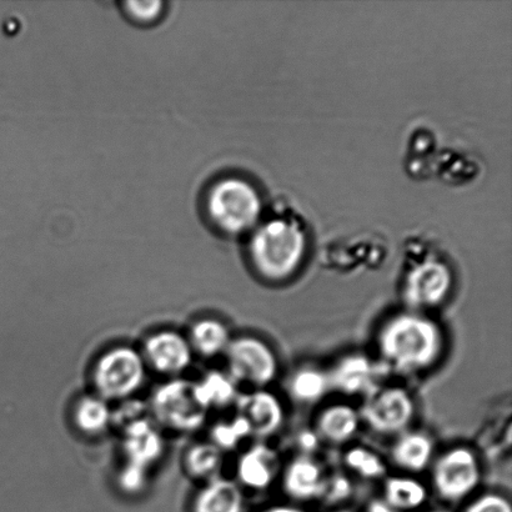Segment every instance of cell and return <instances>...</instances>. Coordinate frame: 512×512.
Segmentation results:
<instances>
[{"label": "cell", "mask_w": 512, "mask_h": 512, "mask_svg": "<svg viewBox=\"0 0 512 512\" xmlns=\"http://www.w3.org/2000/svg\"><path fill=\"white\" fill-rule=\"evenodd\" d=\"M351 491H353V486L349 479L343 475H335L333 478L325 479L320 498L329 504L341 503L349 498Z\"/></svg>", "instance_id": "f1b7e54d"}, {"label": "cell", "mask_w": 512, "mask_h": 512, "mask_svg": "<svg viewBox=\"0 0 512 512\" xmlns=\"http://www.w3.org/2000/svg\"><path fill=\"white\" fill-rule=\"evenodd\" d=\"M433 454V440L423 433L403 434L391 448V458L395 465L410 473H421L428 468Z\"/></svg>", "instance_id": "ac0fdd59"}, {"label": "cell", "mask_w": 512, "mask_h": 512, "mask_svg": "<svg viewBox=\"0 0 512 512\" xmlns=\"http://www.w3.org/2000/svg\"><path fill=\"white\" fill-rule=\"evenodd\" d=\"M162 2H127L123 4L124 12L134 22L153 23L163 13Z\"/></svg>", "instance_id": "4316f807"}, {"label": "cell", "mask_w": 512, "mask_h": 512, "mask_svg": "<svg viewBox=\"0 0 512 512\" xmlns=\"http://www.w3.org/2000/svg\"><path fill=\"white\" fill-rule=\"evenodd\" d=\"M229 375L235 383L264 388L278 375L279 364L274 350L254 336L230 341L227 351Z\"/></svg>", "instance_id": "52a82bcc"}, {"label": "cell", "mask_w": 512, "mask_h": 512, "mask_svg": "<svg viewBox=\"0 0 512 512\" xmlns=\"http://www.w3.org/2000/svg\"><path fill=\"white\" fill-rule=\"evenodd\" d=\"M428 512H450L448 510H433V511H428Z\"/></svg>", "instance_id": "e575fe53"}, {"label": "cell", "mask_w": 512, "mask_h": 512, "mask_svg": "<svg viewBox=\"0 0 512 512\" xmlns=\"http://www.w3.org/2000/svg\"><path fill=\"white\" fill-rule=\"evenodd\" d=\"M148 481V470L125 464L120 471L118 483L124 493L134 495L143 491Z\"/></svg>", "instance_id": "83f0119b"}, {"label": "cell", "mask_w": 512, "mask_h": 512, "mask_svg": "<svg viewBox=\"0 0 512 512\" xmlns=\"http://www.w3.org/2000/svg\"><path fill=\"white\" fill-rule=\"evenodd\" d=\"M360 414L348 404L325 408L318 416L316 429L320 438L331 444H344L353 439L360 428Z\"/></svg>", "instance_id": "2e32d148"}, {"label": "cell", "mask_w": 512, "mask_h": 512, "mask_svg": "<svg viewBox=\"0 0 512 512\" xmlns=\"http://www.w3.org/2000/svg\"><path fill=\"white\" fill-rule=\"evenodd\" d=\"M481 466L478 456L469 448L446 451L435 461L433 485L436 494L449 503H459L478 488Z\"/></svg>", "instance_id": "8992f818"}, {"label": "cell", "mask_w": 512, "mask_h": 512, "mask_svg": "<svg viewBox=\"0 0 512 512\" xmlns=\"http://www.w3.org/2000/svg\"><path fill=\"white\" fill-rule=\"evenodd\" d=\"M323 469L308 455H301L286 466L283 476L285 494L298 501L319 499L325 483Z\"/></svg>", "instance_id": "9a60e30c"}, {"label": "cell", "mask_w": 512, "mask_h": 512, "mask_svg": "<svg viewBox=\"0 0 512 512\" xmlns=\"http://www.w3.org/2000/svg\"><path fill=\"white\" fill-rule=\"evenodd\" d=\"M345 465L361 478L375 480L383 478L386 474V465L383 459L373 450L364 446H355L345 454Z\"/></svg>", "instance_id": "d4e9b609"}, {"label": "cell", "mask_w": 512, "mask_h": 512, "mask_svg": "<svg viewBox=\"0 0 512 512\" xmlns=\"http://www.w3.org/2000/svg\"><path fill=\"white\" fill-rule=\"evenodd\" d=\"M366 512H399L386 503L384 499H375L371 501Z\"/></svg>", "instance_id": "1f68e13d"}, {"label": "cell", "mask_w": 512, "mask_h": 512, "mask_svg": "<svg viewBox=\"0 0 512 512\" xmlns=\"http://www.w3.org/2000/svg\"><path fill=\"white\" fill-rule=\"evenodd\" d=\"M123 451L127 464L149 470L164 453V440L153 421L144 419L123 429Z\"/></svg>", "instance_id": "7c38bea8"}, {"label": "cell", "mask_w": 512, "mask_h": 512, "mask_svg": "<svg viewBox=\"0 0 512 512\" xmlns=\"http://www.w3.org/2000/svg\"><path fill=\"white\" fill-rule=\"evenodd\" d=\"M237 416L248 424L255 438L266 439L275 435L284 424V408L274 394L265 390L239 395Z\"/></svg>", "instance_id": "8fae6325"}, {"label": "cell", "mask_w": 512, "mask_h": 512, "mask_svg": "<svg viewBox=\"0 0 512 512\" xmlns=\"http://www.w3.org/2000/svg\"><path fill=\"white\" fill-rule=\"evenodd\" d=\"M145 375L143 355L130 346H117L100 355L93 369V384L105 401L128 400L142 388Z\"/></svg>", "instance_id": "277c9868"}, {"label": "cell", "mask_w": 512, "mask_h": 512, "mask_svg": "<svg viewBox=\"0 0 512 512\" xmlns=\"http://www.w3.org/2000/svg\"><path fill=\"white\" fill-rule=\"evenodd\" d=\"M252 436L247 423L239 416H235L232 421H222L214 425L210 438L212 444L217 446L220 451H230L237 449L244 439Z\"/></svg>", "instance_id": "484cf974"}, {"label": "cell", "mask_w": 512, "mask_h": 512, "mask_svg": "<svg viewBox=\"0 0 512 512\" xmlns=\"http://www.w3.org/2000/svg\"><path fill=\"white\" fill-rule=\"evenodd\" d=\"M205 205L214 227L228 235L253 232L263 214L258 189L248 180L238 177L224 178L214 183Z\"/></svg>", "instance_id": "3957f363"}, {"label": "cell", "mask_w": 512, "mask_h": 512, "mask_svg": "<svg viewBox=\"0 0 512 512\" xmlns=\"http://www.w3.org/2000/svg\"><path fill=\"white\" fill-rule=\"evenodd\" d=\"M194 512H244L242 490L230 480H210L195 498Z\"/></svg>", "instance_id": "e0dca14e"}, {"label": "cell", "mask_w": 512, "mask_h": 512, "mask_svg": "<svg viewBox=\"0 0 512 512\" xmlns=\"http://www.w3.org/2000/svg\"><path fill=\"white\" fill-rule=\"evenodd\" d=\"M301 444H303V446H306V448H308V449H314L316 440H315L313 434L303 435V438H301Z\"/></svg>", "instance_id": "836d02e7"}, {"label": "cell", "mask_w": 512, "mask_h": 512, "mask_svg": "<svg viewBox=\"0 0 512 512\" xmlns=\"http://www.w3.org/2000/svg\"><path fill=\"white\" fill-rule=\"evenodd\" d=\"M464 512H512L510 501L499 494H485L471 503Z\"/></svg>", "instance_id": "4dcf8cb0"}, {"label": "cell", "mask_w": 512, "mask_h": 512, "mask_svg": "<svg viewBox=\"0 0 512 512\" xmlns=\"http://www.w3.org/2000/svg\"><path fill=\"white\" fill-rule=\"evenodd\" d=\"M264 512H306V511L301 510L299 508H294V506L278 505V506H271V508L266 509Z\"/></svg>", "instance_id": "d6a6232c"}, {"label": "cell", "mask_w": 512, "mask_h": 512, "mask_svg": "<svg viewBox=\"0 0 512 512\" xmlns=\"http://www.w3.org/2000/svg\"><path fill=\"white\" fill-rule=\"evenodd\" d=\"M288 390L296 403L314 404L330 391L328 371L304 366L291 375Z\"/></svg>", "instance_id": "44dd1931"}, {"label": "cell", "mask_w": 512, "mask_h": 512, "mask_svg": "<svg viewBox=\"0 0 512 512\" xmlns=\"http://www.w3.org/2000/svg\"><path fill=\"white\" fill-rule=\"evenodd\" d=\"M230 341L232 339L227 326L217 319L199 320L190 330L189 344L192 350L205 358L225 353Z\"/></svg>", "instance_id": "ffe728a7"}, {"label": "cell", "mask_w": 512, "mask_h": 512, "mask_svg": "<svg viewBox=\"0 0 512 512\" xmlns=\"http://www.w3.org/2000/svg\"><path fill=\"white\" fill-rule=\"evenodd\" d=\"M143 358L157 373L178 375L192 364L193 350L183 335L163 330L145 341Z\"/></svg>", "instance_id": "30bf717a"}, {"label": "cell", "mask_w": 512, "mask_h": 512, "mask_svg": "<svg viewBox=\"0 0 512 512\" xmlns=\"http://www.w3.org/2000/svg\"><path fill=\"white\" fill-rule=\"evenodd\" d=\"M148 419L147 406L135 400H125L123 406L113 413V420L120 428L125 429L127 426L137 423V421Z\"/></svg>", "instance_id": "f546056e"}, {"label": "cell", "mask_w": 512, "mask_h": 512, "mask_svg": "<svg viewBox=\"0 0 512 512\" xmlns=\"http://www.w3.org/2000/svg\"><path fill=\"white\" fill-rule=\"evenodd\" d=\"M197 395L205 409H220L235 404L239 398L238 385L229 374L210 371L199 383H195Z\"/></svg>", "instance_id": "d6986e66"}, {"label": "cell", "mask_w": 512, "mask_h": 512, "mask_svg": "<svg viewBox=\"0 0 512 512\" xmlns=\"http://www.w3.org/2000/svg\"><path fill=\"white\" fill-rule=\"evenodd\" d=\"M428 499V490L420 481L403 476H393L384 484V500L399 512L421 508Z\"/></svg>", "instance_id": "7402d4cb"}, {"label": "cell", "mask_w": 512, "mask_h": 512, "mask_svg": "<svg viewBox=\"0 0 512 512\" xmlns=\"http://www.w3.org/2000/svg\"><path fill=\"white\" fill-rule=\"evenodd\" d=\"M308 252V233L294 215L276 214L256 225L250 237L249 258L255 273L270 283L293 278Z\"/></svg>", "instance_id": "7a4b0ae2"}, {"label": "cell", "mask_w": 512, "mask_h": 512, "mask_svg": "<svg viewBox=\"0 0 512 512\" xmlns=\"http://www.w3.org/2000/svg\"><path fill=\"white\" fill-rule=\"evenodd\" d=\"M453 284V273L448 264L439 259L423 260L405 276L404 303L416 313L436 308L449 298Z\"/></svg>", "instance_id": "ba28073f"}, {"label": "cell", "mask_w": 512, "mask_h": 512, "mask_svg": "<svg viewBox=\"0 0 512 512\" xmlns=\"http://www.w3.org/2000/svg\"><path fill=\"white\" fill-rule=\"evenodd\" d=\"M223 463V451L212 443L192 446L185 456L188 473L197 479H210Z\"/></svg>", "instance_id": "cb8c5ba5"}, {"label": "cell", "mask_w": 512, "mask_h": 512, "mask_svg": "<svg viewBox=\"0 0 512 512\" xmlns=\"http://www.w3.org/2000/svg\"><path fill=\"white\" fill-rule=\"evenodd\" d=\"M113 411L107 401L99 396H84L75 405L74 423L83 434L97 436L103 434L112 424Z\"/></svg>", "instance_id": "603a6c76"}, {"label": "cell", "mask_w": 512, "mask_h": 512, "mask_svg": "<svg viewBox=\"0 0 512 512\" xmlns=\"http://www.w3.org/2000/svg\"><path fill=\"white\" fill-rule=\"evenodd\" d=\"M415 416V403L403 388H384L370 391L360 418L379 434L403 433Z\"/></svg>", "instance_id": "9c48e42d"}, {"label": "cell", "mask_w": 512, "mask_h": 512, "mask_svg": "<svg viewBox=\"0 0 512 512\" xmlns=\"http://www.w3.org/2000/svg\"><path fill=\"white\" fill-rule=\"evenodd\" d=\"M330 390L344 395L370 393L375 378V368L369 356L348 354L336 361L328 371Z\"/></svg>", "instance_id": "4fadbf2b"}, {"label": "cell", "mask_w": 512, "mask_h": 512, "mask_svg": "<svg viewBox=\"0 0 512 512\" xmlns=\"http://www.w3.org/2000/svg\"><path fill=\"white\" fill-rule=\"evenodd\" d=\"M335 512H350V511L340 510V511H335Z\"/></svg>", "instance_id": "d590c367"}, {"label": "cell", "mask_w": 512, "mask_h": 512, "mask_svg": "<svg viewBox=\"0 0 512 512\" xmlns=\"http://www.w3.org/2000/svg\"><path fill=\"white\" fill-rule=\"evenodd\" d=\"M150 411L159 424L179 433L202 428L208 410L199 400L195 383L175 379L159 386L153 394Z\"/></svg>", "instance_id": "5b68a950"}, {"label": "cell", "mask_w": 512, "mask_h": 512, "mask_svg": "<svg viewBox=\"0 0 512 512\" xmlns=\"http://www.w3.org/2000/svg\"><path fill=\"white\" fill-rule=\"evenodd\" d=\"M280 470V458L266 444H255L240 456L237 475L240 483L253 490H266L274 483Z\"/></svg>", "instance_id": "5bb4252c"}, {"label": "cell", "mask_w": 512, "mask_h": 512, "mask_svg": "<svg viewBox=\"0 0 512 512\" xmlns=\"http://www.w3.org/2000/svg\"><path fill=\"white\" fill-rule=\"evenodd\" d=\"M379 353L401 373L430 369L444 353V331L435 320L416 311L390 316L378 331Z\"/></svg>", "instance_id": "6da1fadb"}]
</instances>
